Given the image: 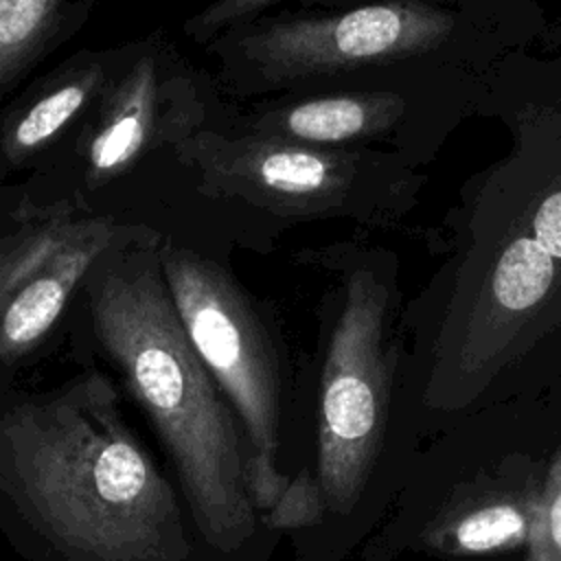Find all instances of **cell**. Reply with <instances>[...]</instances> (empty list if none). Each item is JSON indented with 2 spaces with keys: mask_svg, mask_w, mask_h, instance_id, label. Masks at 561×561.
I'll return each mask as SVG.
<instances>
[{
  "mask_svg": "<svg viewBox=\"0 0 561 561\" xmlns=\"http://www.w3.org/2000/svg\"><path fill=\"white\" fill-rule=\"evenodd\" d=\"M493 61L480 94L511 142L462 184L421 296L434 366L462 379L561 337V53Z\"/></svg>",
  "mask_w": 561,
  "mask_h": 561,
  "instance_id": "obj_1",
  "label": "cell"
},
{
  "mask_svg": "<svg viewBox=\"0 0 561 561\" xmlns=\"http://www.w3.org/2000/svg\"><path fill=\"white\" fill-rule=\"evenodd\" d=\"M0 535L24 561H208L94 366L46 390L0 383Z\"/></svg>",
  "mask_w": 561,
  "mask_h": 561,
  "instance_id": "obj_2",
  "label": "cell"
},
{
  "mask_svg": "<svg viewBox=\"0 0 561 561\" xmlns=\"http://www.w3.org/2000/svg\"><path fill=\"white\" fill-rule=\"evenodd\" d=\"M162 237L107 254L75 313L149 419L208 561H270L280 535L265 528L252 500L245 430L171 300L158 259Z\"/></svg>",
  "mask_w": 561,
  "mask_h": 561,
  "instance_id": "obj_3",
  "label": "cell"
},
{
  "mask_svg": "<svg viewBox=\"0 0 561 561\" xmlns=\"http://www.w3.org/2000/svg\"><path fill=\"white\" fill-rule=\"evenodd\" d=\"M467 9L379 0L342 11H272L210 39L204 53L228 99L254 103L333 88L386 85L390 70L480 46ZM408 79V77H403ZM399 83V81H397Z\"/></svg>",
  "mask_w": 561,
  "mask_h": 561,
  "instance_id": "obj_4",
  "label": "cell"
},
{
  "mask_svg": "<svg viewBox=\"0 0 561 561\" xmlns=\"http://www.w3.org/2000/svg\"><path fill=\"white\" fill-rule=\"evenodd\" d=\"M206 202L280 226L348 219L386 228L401 221L423 186L421 162L399 149L318 147L208 127L169 158Z\"/></svg>",
  "mask_w": 561,
  "mask_h": 561,
  "instance_id": "obj_5",
  "label": "cell"
},
{
  "mask_svg": "<svg viewBox=\"0 0 561 561\" xmlns=\"http://www.w3.org/2000/svg\"><path fill=\"white\" fill-rule=\"evenodd\" d=\"M331 272L322 302L316 480L327 515H351L370 480L388 419L399 302V259L383 248L335 243L298 256Z\"/></svg>",
  "mask_w": 561,
  "mask_h": 561,
  "instance_id": "obj_6",
  "label": "cell"
},
{
  "mask_svg": "<svg viewBox=\"0 0 561 561\" xmlns=\"http://www.w3.org/2000/svg\"><path fill=\"white\" fill-rule=\"evenodd\" d=\"M162 234L39 171L0 186V383L46 353L107 254Z\"/></svg>",
  "mask_w": 561,
  "mask_h": 561,
  "instance_id": "obj_7",
  "label": "cell"
},
{
  "mask_svg": "<svg viewBox=\"0 0 561 561\" xmlns=\"http://www.w3.org/2000/svg\"><path fill=\"white\" fill-rule=\"evenodd\" d=\"M158 259L191 344L245 430L250 491L263 517L291 480L280 467L291 388L280 322L219 259L167 234Z\"/></svg>",
  "mask_w": 561,
  "mask_h": 561,
  "instance_id": "obj_8",
  "label": "cell"
},
{
  "mask_svg": "<svg viewBox=\"0 0 561 561\" xmlns=\"http://www.w3.org/2000/svg\"><path fill=\"white\" fill-rule=\"evenodd\" d=\"M230 112L215 75L156 31L123 42L121 61L90 114L35 171L101 204L105 191L153 160H169L184 140L221 125Z\"/></svg>",
  "mask_w": 561,
  "mask_h": 561,
  "instance_id": "obj_9",
  "label": "cell"
},
{
  "mask_svg": "<svg viewBox=\"0 0 561 561\" xmlns=\"http://www.w3.org/2000/svg\"><path fill=\"white\" fill-rule=\"evenodd\" d=\"M421 77V75H419ZM405 83L333 88L307 94H285L232 107L226 125L300 145L379 147L388 145L421 162L434 151L443 121H456L458 107L476 101V90H438V77H412ZM480 85V83H478Z\"/></svg>",
  "mask_w": 561,
  "mask_h": 561,
  "instance_id": "obj_10",
  "label": "cell"
},
{
  "mask_svg": "<svg viewBox=\"0 0 561 561\" xmlns=\"http://www.w3.org/2000/svg\"><path fill=\"white\" fill-rule=\"evenodd\" d=\"M121 55L123 44L75 50L0 105V186L33 173L70 140Z\"/></svg>",
  "mask_w": 561,
  "mask_h": 561,
  "instance_id": "obj_11",
  "label": "cell"
},
{
  "mask_svg": "<svg viewBox=\"0 0 561 561\" xmlns=\"http://www.w3.org/2000/svg\"><path fill=\"white\" fill-rule=\"evenodd\" d=\"M94 7V0H0V105L83 28Z\"/></svg>",
  "mask_w": 561,
  "mask_h": 561,
  "instance_id": "obj_12",
  "label": "cell"
},
{
  "mask_svg": "<svg viewBox=\"0 0 561 561\" xmlns=\"http://www.w3.org/2000/svg\"><path fill=\"white\" fill-rule=\"evenodd\" d=\"M535 526V513L515 502H497L465 513L447 528L445 541L456 552H493L524 543Z\"/></svg>",
  "mask_w": 561,
  "mask_h": 561,
  "instance_id": "obj_13",
  "label": "cell"
},
{
  "mask_svg": "<svg viewBox=\"0 0 561 561\" xmlns=\"http://www.w3.org/2000/svg\"><path fill=\"white\" fill-rule=\"evenodd\" d=\"M263 524L276 535L307 530L324 524V502L320 484L309 469L291 473V480L283 495L267 513H263Z\"/></svg>",
  "mask_w": 561,
  "mask_h": 561,
  "instance_id": "obj_14",
  "label": "cell"
},
{
  "mask_svg": "<svg viewBox=\"0 0 561 561\" xmlns=\"http://www.w3.org/2000/svg\"><path fill=\"white\" fill-rule=\"evenodd\" d=\"M285 2H313V0H213L191 18L184 20L182 33L197 46H206L224 31L250 22L259 15L278 11Z\"/></svg>",
  "mask_w": 561,
  "mask_h": 561,
  "instance_id": "obj_15",
  "label": "cell"
}]
</instances>
